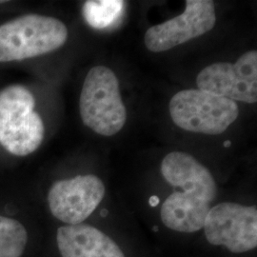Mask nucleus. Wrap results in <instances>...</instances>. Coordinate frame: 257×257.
Listing matches in <instances>:
<instances>
[{
  "label": "nucleus",
  "instance_id": "nucleus-5",
  "mask_svg": "<svg viewBox=\"0 0 257 257\" xmlns=\"http://www.w3.org/2000/svg\"><path fill=\"white\" fill-rule=\"evenodd\" d=\"M203 229L211 245L224 246L233 253L252 250L257 246L256 207L219 203L208 212Z\"/></svg>",
  "mask_w": 257,
  "mask_h": 257
},
{
  "label": "nucleus",
  "instance_id": "nucleus-12",
  "mask_svg": "<svg viewBox=\"0 0 257 257\" xmlns=\"http://www.w3.org/2000/svg\"><path fill=\"white\" fill-rule=\"evenodd\" d=\"M124 8L122 0H89L83 5V17L89 26L101 30L114 24L122 17Z\"/></svg>",
  "mask_w": 257,
  "mask_h": 257
},
{
  "label": "nucleus",
  "instance_id": "nucleus-14",
  "mask_svg": "<svg viewBox=\"0 0 257 257\" xmlns=\"http://www.w3.org/2000/svg\"><path fill=\"white\" fill-rule=\"evenodd\" d=\"M159 202V198L157 197V196H153V197H151V199H150V204H151V206H156L157 204Z\"/></svg>",
  "mask_w": 257,
  "mask_h": 257
},
{
  "label": "nucleus",
  "instance_id": "nucleus-11",
  "mask_svg": "<svg viewBox=\"0 0 257 257\" xmlns=\"http://www.w3.org/2000/svg\"><path fill=\"white\" fill-rule=\"evenodd\" d=\"M211 203L184 192L170 194L161 208V219L171 230L192 233L204 227Z\"/></svg>",
  "mask_w": 257,
  "mask_h": 257
},
{
  "label": "nucleus",
  "instance_id": "nucleus-2",
  "mask_svg": "<svg viewBox=\"0 0 257 257\" xmlns=\"http://www.w3.org/2000/svg\"><path fill=\"white\" fill-rule=\"evenodd\" d=\"M79 110L84 125L98 135L111 137L124 127L127 111L121 98L119 83L108 67L95 66L86 75Z\"/></svg>",
  "mask_w": 257,
  "mask_h": 257
},
{
  "label": "nucleus",
  "instance_id": "nucleus-10",
  "mask_svg": "<svg viewBox=\"0 0 257 257\" xmlns=\"http://www.w3.org/2000/svg\"><path fill=\"white\" fill-rule=\"evenodd\" d=\"M56 243L61 257H125L110 236L88 224L58 228Z\"/></svg>",
  "mask_w": 257,
  "mask_h": 257
},
{
  "label": "nucleus",
  "instance_id": "nucleus-16",
  "mask_svg": "<svg viewBox=\"0 0 257 257\" xmlns=\"http://www.w3.org/2000/svg\"><path fill=\"white\" fill-rule=\"evenodd\" d=\"M4 2H6V1H1V0H0V4H1V3H4Z\"/></svg>",
  "mask_w": 257,
  "mask_h": 257
},
{
  "label": "nucleus",
  "instance_id": "nucleus-4",
  "mask_svg": "<svg viewBox=\"0 0 257 257\" xmlns=\"http://www.w3.org/2000/svg\"><path fill=\"white\" fill-rule=\"evenodd\" d=\"M175 125L185 131L220 135L238 117L237 104L201 90H183L173 96L169 105Z\"/></svg>",
  "mask_w": 257,
  "mask_h": 257
},
{
  "label": "nucleus",
  "instance_id": "nucleus-7",
  "mask_svg": "<svg viewBox=\"0 0 257 257\" xmlns=\"http://www.w3.org/2000/svg\"><path fill=\"white\" fill-rule=\"evenodd\" d=\"M215 22L213 1L187 0L182 15L150 28L144 42L153 53L166 52L210 32Z\"/></svg>",
  "mask_w": 257,
  "mask_h": 257
},
{
  "label": "nucleus",
  "instance_id": "nucleus-1",
  "mask_svg": "<svg viewBox=\"0 0 257 257\" xmlns=\"http://www.w3.org/2000/svg\"><path fill=\"white\" fill-rule=\"evenodd\" d=\"M35 106L33 93L24 86L0 91V145L14 156L33 154L44 139V124Z\"/></svg>",
  "mask_w": 257,
  "mask_h": 257
},
{
  "label": "nucleus",
  "instance_id": "nucleus-13",
  "mask_svg": "<svg viewBox=\"0 0 257 257\" xmlns=\"http://www.w3.org/2000/svg\"><path fill=\"white\" fill-rule=\"evenodd\" d=\"M27 242V230L19 221L0 215V257L22 256Z\"/></svg>",
  "mask_w": 257,
  "mask_h": 257
},
{
  "label": "nucleus",
  "instance_id": "nucleus-9",
  "mask_svg": "<svg viewBox=\"0 0 257 257\" xmlns=\"http://www.w3.org/2000/svg\"><path fill=\"white\" fill-rule=\"evenodd\" d=\"M161 173L168 183L181 188L184 193L209 203L216 197L217 188L211 172L191 155L170 153L162 160Z\"/></svg>",
  "mask_w": 257,
  "mask_h": 257
},
{
  "label": "nucleus",
  "instance_id": "nucleus-15",
  "mask_svg": "<svg viewBox=\"0 0 257 257\" xmlns=\"http://www.w3.org/2000/svg\"><path fill=\"white\" fill-rule=\"evenodd\" d=\"M230 145H231V143H230V140H226V141L224 142V147H230Z\"/></svg>",
  "mask_w": 257,
  "mask_h": 257
},
{
  "label": "nucleus",
  "instance_id": "nucleus-3",
  "mask_svg": "<svg viewBox=\"0 0 257 257\" xmlns=\"http://www.w3.org/2000/svg\"><path fill=\"white\" fill-rule=\"evenodd\" d=\"M68 29L58 19L26 15L0 26V62L19 61L54 52L64 45Z\"/></svg>",
  "mask_w": 257,
  "mask_h": 257
},
{
  "label": "nucleus",
  "instance_id": "nucleus-6",
  "mask_svg": "<svg viewBox=\"0 0 257 257\" xmlns=\"http://www.w3.org/2000/svg\"><path fill=\"white\" fill-rule=\"evenodd\" d=\"M196 84L204 92H211L232 101H257V52L248 51L235 63L219 62L203 69Z\"/></svg>",
  "mask_w": 257,
  "mask_h": 257
},
{
  "label": "nucleus",
  "instance_id": "nucleus-8",
  "mask_svg": "<svg viewBox=\"0 0 257 257\" xmlns=\"http://www.w3.org/2000/svg\"><path fill=\"white\" fill-rule=\"evenodd\" d=\"M104 195L105 186L99 177L78 175L56 181L48 193V203L56 219L68 225H77L95 211Z\"/></svg>",
  "mask_w": 257,
  "mask_h": 257
}]
</instances>
